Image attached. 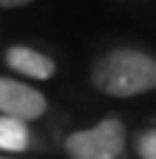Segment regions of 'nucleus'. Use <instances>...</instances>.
<instances>
[{
  "label": "nucleus",
  "mask_w": 156,
  "mask_h": 159,
  "mask_svg": "<svg viewBox=\"0 0 156 159\" xmlns=\"http://www.w3.org/2000/svg\"><path fill=\"white\" fill-rule=\"evenodd\" d=\"M91 82L98 91L128 98L156 89V61L137 49H114L96 61Z\"/></svg>",
  "instance_id": "nucleus-1"
},
{
  "label": "nucleus",
  "mask_w": 156,
  "mask_h": 159,
  "mask_svg": "<svg viewBox=\"0 0 156 159\" xmlns=\"http://www.w3.org/2000/svg\"><path fill=\"white\" fill-rule=\"evenodd\" d=\"M126 145V129L119 119H102L93 129L77 131L65 138L70 159H117Z\"/></svg>",
  "instance_id": "nucleus-2"
},
{
  "label": "nucleus",
  "mask_w": 156,
  "mask_h": 159,
  "mask_svg": "<svg viewBox=\"0 0 156 159\" xmlns=\"http://www.w3.org/2000/svg\"><path fill=\"white\" fill-rule=\"evenodd\" d=\"M44 110H47V98L42 91L16 80L0 77V112H5V117L30 122L42 117Z\"/></svg>",
  "instance_id": "nucleus-3"
},
{
  "label": "nucleus",
  "mask_w": 156,
  "mask_h": 159,
  "mask_svg": "<svg viewBox=\"0 0 156 159\" xmlns=\"http://www.w3.org/2000/svg\"><path fill=\"white\" fill-rule=\"evenodd\" d=\"M5 59L10 63V68H14L21 75H28L33 80H49L56 73V63L49 56L30 49V47H24V45L12 47Z\"/></svg>",
  "instance_id": "nucleus-4"
},
{
  "label": "nucleus",
  "mask_w": 156,
  "mask_h": 159,
  "mask_svg": "<svg viewBox=\"0 0 156 159\" xmlns=\"http://www.w3.org/2000/svg\"><path fill=\"white\" fill-rule=\"evenodd\" d=\"M28 129L26 122L14 117H0V150H12V152H21L28 148Z\"/></svg>",
  "instance_id": "nucleus-5"
},
{
  "label": "nucleus",
  "mask_w": 156,
  "mask_h": 159,
  "mask_svg": "<svg viewBox=\"0 0 156 159\" xmlns=\"http://www.w3.org/2000/svg\"><path fill=\"white\" fill-rule=\"evenodd\" d=\"M135 150L142 159H156V129H149L137 136Z\"/></svg>",
  "instance_id": "nucleus-6"
},
{
  "label": "nucleus",
  "mask_w": 156,
  "mask_h": 159,
  "mask_svg": "<svg viewBox=\"0 0 156 159\" xmlns=\"http://www.w3.org/2000/svg\"><path fill=\"white\" fill-rule=\"evenodd\" d=\"M26 0H0V7H24Z\"/></svg>",
  "instance_id": "nucleus-7"
}]
</instances>
